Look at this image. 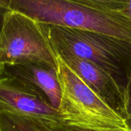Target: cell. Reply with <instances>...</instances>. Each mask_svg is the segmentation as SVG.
<instances>
[{
	"mask_svg": "<svg viewBox=\"0 0 131 131\" xmlns=\"http://www.w3.org/2000/svg\"><path fill=\"white\" fill-rule=\"evenodd\" d=\"M10 11L9 0H0V33L3 27L6 15Z\"/></svg>",
	"mask_w": 131,
	"mask_h": 131,
	"instance_id": "obj_11",
	"label": "cell"
},
{
	"mask_svg": "<svg viewBox=\"0 0 131 131\" xmlns=\"http://www.w3.org/2000/svg\"><path fill=\"white\" fill-rule=\"evenodd\" d=\"M9 8L38 24L101 33L131 43V21L111 0H9Z\"/></svg>",
	"mask_w": 131,
	"mask_h": 131,
	"instance_id": "obj_1",
	"label": "cell"
},
{
	"mask_svg": "<svg viewBox=\"0 0 131 131\" xmlns=\"http://www.w3.org/2000/svg\"><path fill=\"white\" fill-rule=\"evenodd\" d=\"M117 9L131 21V0H117Z\"/></svg>",
	"mask_w": 131,
	"mask_h": 131,
	"instance_id": "obj_10",
	"label": "cell"
},
{
	"mask_svg": "<svg viewBox=\"0 0 131 131\" xmlns=\"http://www.w3.org/2000/svg\"><path fill=\"white\" fill-rule=\"evenodd\" d=\"M39 64L57 68L56 56L40 25L15 11L6 15L0 33V64Z\"/></svg>",
	"mask_w": 131,
	"mask_h": 131,
	"instance_id": "obj_4",
	"label": "cell"
},
{
	"mask_svg": "<svg viewBox=\"0 0 131 131\" xmlns=\"http://www.w3.org/2000/svg\"><path fill=\"white\" fill-rule=\"evenodd\" d=\"M55 56L61 91L59 107L61 119L86 128H127L124 117L84 84L61 59Z\"/></svg>",
	"mask_w": 131,
	"mask_h": 131,
	"instance_id": "obj_3",
	"label": "cell"
},
{
	"mask_svg": "<svg viewBox=\"0 0 131 131\" xmlns=\"http://www.w3.org/2000/svg\"><path fill=\"white\" fill-rule=\"evenodd\" d=\"M35 118V117H33ZM43 131H131L126 129H94L71 124L61 118H35Z\"/></svg>",
	"mask_w": 131,
	"mask_h": 131,
	"instance_id": "obj_8",
	"label": "cell"
},
{
	"mask_svg": "<svg viewBox=\"0 0 131 131\" xmlns=\"http://www.w3.org/2000/svg\"><path fill=\"white\" fill-rule=\"evenodd\" d=\"M0 112L35 118H61L58 110L41 98L0 81Z\"/></svg>",
	"mask_w": 131,
	"mask_h": 131,
	"instance_id": "obj_7",
	"label": "cell"
},
{
	"mask_svg": "<svg viewBox=\"0 0 131 131\" xmlns=\"http://www.w3.org/2000/svg\"><path fill=\"white\" fill-rule=\"evenodd\" d=\"M0 81L36 96L59 111L61 91L56 68L39 64H0Z\"/></svg>",
	"mask_w": 131,
	"mask_h": 131,
	"instance_id": "obj_5",
	"label": "cell"
},
{
	"mask_svg": "<svg viewBox=\"0 0 131 131\" xmlns=\"http://www.w3.org/2000/svg\"><path fill=\"white\" fill-rule=\"evenodd\" d=\"M54 51L69 53L109 73L124 89L131 72V43L101 33L39 24Z\"/></svg>",
	"mask_w": 131,
	"mask_h": 131,
	"instance_id": "obj_2",
	"label": "cell"
},
{
	"mask_svg": "<svg viewBox=\"0 0 131 131\" xmlns=\"http://www.w3.org/2000/svg\"><path fill=\"white\" fill-rule=\"evenodd\" d=\"M53 51L84 84L122 116L124 89L109 73L99 66L69 53Z\"/></svg>",
	"mask_w": 131,
	"mask_h": 131,
	"instance_id": "obj_6",
	"label": "cell"
},
{
	"mask_svg": "<svg viewBox=\"0 0 131 131\" xmlns=\"http://www.w3.org/2000/svg\"><path fill=\"white\" fill-rule=\"evenodd\" d=\"M127 127L131 130V72L124 91V108L122 111Z\"/></svg>",
	"mask_w": 131,
	"mask_h": 131,
	"instance_id": "obj_9",
	"label": "cell"
}]
</instances>
